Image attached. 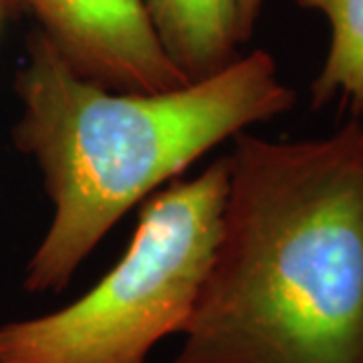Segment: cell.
<instances>
[{
  "label": "cell",
  "mask_w": 363,
  "mask_h": 363,
  "mask_svg": "<svg viewBox=\"0 0 363 363\" xmlns=\"http://www.w3.org/2000/svg\"><path fill=\"white\" fill-rule=\"evenodd\" d=\"M220 238L172 363H363V138L234 135Z\"/></svg>",
  "instance_id": "6da1fadb"
},
{
  "label": "cell",
  "mask_w": 363,
  "mask_h": 363,
  "mask_svg": "<svg viewBox=\"0 0 363 363\" xmlns=\"http://www.w3.org/2000/svg\"><path fill=\"white\" fill-rule=\"evenodd\" d=\"M16 147L39 166L51 224L25 286L59 293L117 222L224 140L295 107V91L262 49L214 75L157 93L83 77L37 30L16 75Z\"/></svg>",
  "instance_id": "7a4b0ae2"
},
{
  "label": "cell",
  "mask_w": 363,
  "mask_h": 363,
  "mask_svg": "<svg viewBox=\"0 0 363 363\" xmlns=\"http://www.w3.org/2000/svg\"><path fill=\"white\" fill-rule=\"evenodd\" d=\"M226 157L142 208L116 267L69 305L0 325V363H145L182 333L220 238Z\"/></svg>",
  "instance_id": "3957f363"
},
{
  "label": "cell",
  "mask_w": 363,
  "mask_h": 363,
  "mask_svg": "<svg viewBox=\"0 0 363 363\" xmlns=\"http://www.w3.org/2000/svg\"><path fill=\"white\" fill-rule=\"evenodd\" d=\"M37 16L69 65L109 89L157 93L190 83L162 49L143 0H6Z\"/></svg>",
  "instance_id": "277c9868"
},
{
  "label": "cell",
  "mask_w": 363,
  "mask_h": 363,
  "mask_svg": "<svg viewBox=\"0 0 363 363\" xmlns=\"http://www.w3.org/2000/svg\"><path fill=\"white\" fill-rule=\"evenodd\" d=\"M162 49L188 81L218 73L247 43L240 0H143Z\"/></svg>",
  "instance_id": "5b68a950"
},
{
  "label": "cell",
  "mask_w": 363,
  "mask_h": 363,
  "mask_svg": "<svg viewBox=\"0 0 363 363\" xmlns=\"http://www.w3.org/2000/svg\"><path fill=\"white\" fill-rule=\"evenodd\" d=\"M329 25V49L311 83V104H339L353 119L363 117V0H295Z\"/></svg>",
  "instance_id": "8992f818"
},
{
  "label": "cell",
  "mask_w": 363,
  "mask_h": 363,
  "mask_svg": "<svg viewBox=\"0 0 363 363\" xmlns=\"http://www.w3.org/2000/svg\"><path fill=\"white\" fill-rule=\"evenodd\" d=\"M264 0H240V23H242V35L245 39H250L252 28L259 21V14L262 11Z\"/></svg>",
  "instance_id": "52a82bcc"
},
{
  "label": "cell",
  "mask_w": 363,
  "mask_h": 363,
  "mask_svg": "<svg viewBox=\"0 0 363 363\" xmlns=\"http://www.w3.org/2000/svg\"><path fill=\"white\" fill-rule=\"evenodd\" d=\"M359 128H362V138H363V117L359 119Z\"/></svg>",
  "instance_id": "ba28073f"
}]
</instances>
